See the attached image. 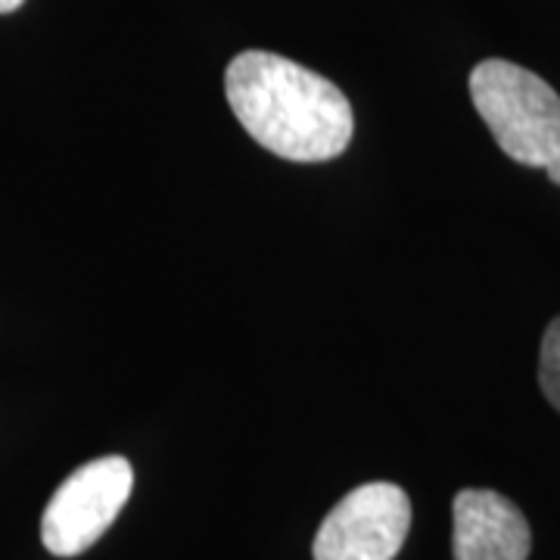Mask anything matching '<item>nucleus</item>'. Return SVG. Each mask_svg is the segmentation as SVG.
<instances>
[{"label":"nucleus","instance_id":"nucleus-1","mask_svg":"<svg viewBox=\"0 0 560 560\" xmlns=\"http://www.w3.org/2000/svg\"><path fill=\"white\" fill-rule=\"evenodd\" d=\"M224 94L246 135L280 160H337L355 131L352 106L334 81L268 50L237 54Z\"/></svg>","mask_w":560,"mask_h":560},{"label":"nucleus","instance_id":"nucleus-2","mask_svg":"<svg viewBox=\"0 0 560 560\" xmlns=\"http://www.w3.org/2000/svg\"><path fill=\"white\" fill-rule=\"evenodd\" d=\"M470 97L504 156L529 168L558 160L560 94L536 72L517 62L482 60L470 72Z\"/></svg>","mask_w":560,"mask_h":560},{"label":"nucleus","instance_id":"nucleus-3","mask_svg":"<svg viewBox=\"0 0 560 560\" xmlns=\"http://www.w3.org/2000/svg\"><path fill=\"white\" fill-rule=\"evenodd\" d=\"M135 470L119 455L88 460L47 501L40 517V541L57 558H79L113 526L131 499Z\"/></svg>","mask_w":560,"mask_h":560},{"label":"nucleus","instance_id":"nucleus-4","mask_svg":"<svg viewBox=\"0 0 560 560\" xmlns=\"http://www.w3.org/2000/svg\"><path fill=\"white\" fill-rule=\"evenodd\" d=\"M411 529V499L396 482H364L324 517L315 560H393Z\"/></svg>","mask_w":560,"mask_h":560},{"label":"nucleus","instance_id":"nucleus-5","mask_svg":"<svg viewBox=\"0 0 560 560\" xmlns=\"http://www.w3.org/2000/svg\"><path fill=\"white\" fill-rule=\"evenodd\" d=\"M455 560H526L533 533L523 511L492 489H464L452 504Z\"/></svg>","mask_w":560,"mask_h":560},{"label":"nucleus","instance_id":"nucleus-6","mask_svg":"<svg viewBox=\"0 0 560 560\" xmlns=\"http://www.w3.org/2000/svg\"><path fill=\"white\" fill-rule=\"evenodd\" d=\"M539 386L545 399L555 405V411H560V318L551 320L541 337Z\"/></svg>","mask_w":560,"mask_h":560},{"label":"nucleus","instance_id":"nucleus-7","mask_svg":"<svg viewBox=\"0 0 560 560\" xmlns=\"http://www.w3.org/2000/svg\"><path fill=\"white\" fill-rule=\"evenodd\" d=\"M545 172H548V180L560 187V156L555 162H548V165H545Z\"/></svg>","mask_w":560,"mask_h":560},{"label":"nucleus","instance_id":"nucleus-8","mask_svg":"<svg viewBox=\"0 0 560 560\" xmlns=\"http://www.w3.org/2000/svg\"><path fill=\"white\" fill-rule=\"evenodd\" d=\"M25 0H0V13H13V10H20Z\"/></svg>","mask_w":560,"mask_h":560}]
</instances>
